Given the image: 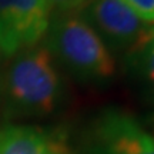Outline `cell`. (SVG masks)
Segmentation results:
<instances>
[{"instance_id": "10", "label": "cell", "mask_w": 154, "mask_h": 154, "mask_svg": "<svg viewBox=\"0 0 154 154\" xmlns=\"http://www.w3.org/2000/svg\"><path fill=\"white\" fill-rule=\"evenodd\" d=\"M153 138H154V136H153Z\"/></svg>"}, {"instance_id": "9", "label": "cell", "mask_w": 154, "mask_h": 154, "mask_svg": "<svg viewBox=\"0 0 154 154\" xmlns=\"http://www.w3.org/2000/svg\"><path fill=\"white\" fill-rule=\"evenodd\" d=\"M50 7L54 6L63 11H72L76 9H80L82 6L87 5L90 0H47Z\"/></svg>"}, {"instance_id": "7", "label": "cell", "mask_w": 154, "mask_h": 154, "mask_svg": "<svg viewBox=\"0 0 154 154\" xmlns=\"http://www.w3.org/2000/svg\"><path fill=\"white\" fill-rule=\"evenodd\" d=\"M141 22L154 23V0H123Z\"/></svg>"}, {"instance_id": "1", "label": "cell", "mask_w": 154, "mask_h": 154, "mask_svg": "<svg viewBox=\"0 0 154 154\" xmlns=\"http://www.w3.org/2000/svg\"><path fill=\"white\" fill-rule=\"evenodd\" d=\"M7 99L17 110L27 114L53 111L60 93V80L46 47L24 50L7 70L5 80Z\"/></svg>"}, {"instance_id": "8", "label": "cell", "mask_w": 154, "mask_h": 154, "mask_svg": "<svg viewBox=\"0 0 154 154\" xmlns=\"http://www.w3.org/2000/svg\"><path fill=\"white\" fill-rule=\"evenodd\" d=\"M136 54H141L144 70L147 73L150 82L154 84V37L151 38L140 51H137Z\"/></svg>"}, {"instance_id": "3", "label": "cell", "mask_w": 154, "mask_h": 154, "mask_svg": "<svg viewBox=\"0 0 154 154\" xmlns=\"http://www.w3.org/2000/svg\"><path fill=\"white\" fill-rule=\"evenodd\" d=\"M47 0H0V51L32 49L49 30Z\"/></svg>"}, {"instance_id": "4", "label": "cell", "mask_w": 154, "mask_h": 154, "mask_svg": "<svg viewBox=\"0 0 154 154\" xmlns=\"http://www.w3.org/2000/svg\"><path fill=\"white\" fill-rule=\"evenodd\" d=\"M87 7L96 26L130 54H136L154 37V29L146 27L123 0H90Z\"/></svg>"}, {"instance_id": "6", "label": "cell", "mask_w": 154, "mask_h": 154, "mask_svg": "<svg viewBox=\"0 0 154 154\" xmlns=\"http://www.w3.org/2000/svg\"><path fill=\"white\" fill-rule=\"evenodd\" d=\"M0 154H76L59 133L30 126L0 128Z\"/></svg>"}, {"instance_id": "2", "label": "cell", "mask_w": 154, "mask_h": 154, "mask_svg": "<svg viewBox=\"0 0 154 154\" xmlns=\"http://www.w3.org/2000/svg\"><path fill=\"white\" fill-rule=\"evenodd\" d=\"M50 49L74 73L86 79H109L116 61L94 29L76 16L60 19L50 33Z\"/></svg>"}, {"instance_id": "5", "label": "cell", "mask_w": 154, "mask_h": 154, "mask_svg": "<svg viewBox=\"0 0 154 154\" xmlns=\"http://www.w3.org/2000/svg\"><path fill=\"white\" fill-rule=\"evenodd\" d=\"M96 154H154V138L131 117L110 111L97 123Z\"/></svg>"}]
</instances>
